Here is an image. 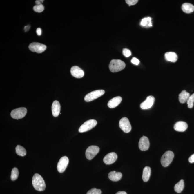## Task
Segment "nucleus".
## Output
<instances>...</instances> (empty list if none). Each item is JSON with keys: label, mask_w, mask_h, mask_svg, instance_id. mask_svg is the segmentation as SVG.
<instances>
[{"label": "nucleus", "mask_w": 194, "mask_h": 194, "mask_svg": "<svg viewBox=\"0 0 194 194\" xmlns=\"http://www.w3.org/2000/svg\"><path fill=\"white\" fill-rule=\"evenodd\" d=\"M119 126L122 130L125 133H129L131 130L132 127L130 122L126 117H123L120 120Z\"/></svg>", "instance_id": "9"}, {"label": "nucleus", "mask_w": 194, "mask_h": 194, "mask_svg": "<svg viewBox=\"0 0 194 194\" xmlns=\"http://www.w3.org/2000/svg\"><path fill=\"white\" fill-rule=\"evenodd\" d=\"M101 193L102 191L100 189L93 188L88 191L86 194H101Z\"/></svg>", "instance_id": "29"}, {"label": "nucleus", "mask_w": 194, "mask_h": 194, "mask_svg": "<svg viewBox=\"0 0 194 194\" xmlns=\"http://www.w3.org/2000/svg\"><path fill=\"white\" fill-rule=\"evenodd\" d=\"M97 124V122L94 119H90L85 122L80 126L79 129V132L80 133L88 131L94 127Z\"/></svg>", "instance_id": "4"}, {"label": "nucleus", "mask_w": 194, "mask_h": 194, "mask_svg": "<svg viewBox=\"0 0 194 194\" xmlns=\"http://www.w3.org/2000/svg\"><path fill=\"white\" fill-rule=\"evenodd\" d=\"M151 18L150 17L144 18L141 22V25L142 26L151 27L153 26L151 23Z\"/></svg>", "instance_id": "25"}, {"label": "nucleus", "mask_w": 194, "mask_h": 194, "mask_svg": "<svg viewBox=\"0 0 194 194\" xmlns=\"http://www.w3.org/2000/svg\"><path fill=\"white\" fill-rule=\"evenodd\" d=\"M33 9L37 13L42 12L44 10V7L43 4L40 5H36L33 7Z\"/></svg>", "instance_id": "28"}, {"label": "nucleus", "mask_w": 194, "mask_h": 194, "mask_svg": "<svg viewBox=\"0 0 194 194\" xmlns=\"http://www.w3.org/2000/svg\"><path fill=\"white\" fill-rule=\"evenodd\" d=\"M123 55L126 57H128L132 55L131 51L129 50L126 48L123 49Z\"/></svg>", "instance_id": "30"}, {"label": "nucleus", "mask_w": 194, "mask_h": 194, "mask_svg": "<svg viewBox=\"0 0 194 194\" xmlns=\"http://www.w3.org/2000/svg\"><path fill=\"white\" fill-rule=\"evenodd\" d=\"M43 0H37L35 1V3L37 5H40L43 2Z\"/></svg>", "instance_id": "35"}, {"label": "nucleus", "mask_w": 194, "mask_h": 194, "mask_svg": "<svg viewBox=\"0 0 194 194\" xmlns=\"http://www.w3.org/2000/svg\"><path fill=\"white\" fill-rule=\"evenodd\" d=\"M151 174V169L149 167L146 166L143 171L142 178L145 182H147L149 180Z\"/></svg>", "instance_id": "22"}, {"label": "nucleus", "mask_w": 194, "mask_h": 194, "mask_svg": "<svg viewBox=\"0 0 194 194\" xmlns=\"http://www.w3.org/2000/svg\"><path fill=\"white\" fill-rule=\"evenodd\" d=\"M60 111H61V105L59 102L58 101H55L52 105V115L55 117H58L60 114Z\"/></svg>", "instance_id": "16"}, {"label": "nucleus", "mask_w": 194, "mask_h": 194, "mask_svg": "<svg viewBox=\"0 0 194 194\" xmlns=\"http://www.w3.org/2000/svg\"><path fill=\"white\" fill-rule=\"evenodd\" d=\"M69 163L68 157L63 156L60 159L57 165V169L59 172L62 173L65 171Z\"/></svg>", "instance_id": "10"}, {"label": "nucleus", "mask_w": 194, "mask_h": 194, "mask_svg": "<svg viewBox=\"0 0 194 194\" xmlns=\"http://www.w3.org/2000/svg\"><path fill=\"white\" fill-rule=\"evenodd\" d=\"M174 157V154L172 151H167L162 156L161 162L162 166L167 167L172 162Z\"/></svg>", "instance_id": "3"}, {"label": "nucleus", "mask_w": 194, "mask_h": 194, "mask_svg": "<svg viewBox=\"0 0 194 194\" xmlns=\"http://www.w3.org/2000/svg\"><path fill=\"white\" fill-rule=\"evenodd\" d=\"M131 62L134 64L138 65L139 64L140 61L138 59L134 57V58H132L131 61Z\"/></svg>", "instance_id": "32"}, {"label": "nucleus", "mask_w": 194, "mask_h": 194, "mask_svg": "<svg viewBox=\"0 0 194 194\" xmlns=\"http://www.w3.org/2000/svg\"><path fill=\"white\" fill-rule=\"evenodd\" d=\"M33 186L36 190L42 191L46 189V185L43 177L38 174H35L32 180Z\"/></svg>", "instance_id": "1"}, {"label": "nucleus", "mask_w": 194, "mask_h": 194, "mask_svg": "<svg viewBox=\"0 0 194 194\" xmlns=\"http://www.w3.org/2000/svg\"><path fill=\"white\" fill-rule=\"evenodd\" d=\"M27 113V110L25 108H20L13 110L11 112V116L15 119H19L23 118Z\"/></svg>", "instance_id": "7"}, {"label": "nucleus", "mask_w": 194, "mask_h": 194, "mask_svg": "<svg viewBox=\"0 0 194 194\" xmlns=\"http://www.w3.org/2000/svg\"><path fill=\"white\" fill-rule=\"evenodd\" d=\"M46 45L34 42L30 44L29 46L30 50L37 53H41L44 52L46 49Z\"/></svg>", "instance_id": "8"}, {"label": "nucleus", "mask_w": 194, "mask_h": 194, "mask_svg": "<svg viewBox=\"0 0 194 194\" xmlns=\"http://www.w3.org/2000/svg\"><path fill=\"white\" fill-rule=\"evenodd\" d=\"M36 32L37 34L39 36H41V35L42 34V30L41 28H38L36 30Z\"/></svg>", "instance_id": "33"}, {"label": "nucleus", "mask_w": 194, "mask_h": 194, "mask_svg": "<svg viewBox=\"0 0 194 194\" xmlns=\"http://www.w3.org/2000/svg\"><path fill=\"white\" fill-rule=\"evenodd\" d=\"M122 177V174L119 172H116L115 171H111L108 174V177L112 181L117 182L121 180Z\"/></svg>", "instance_id": "18"}, {"label": "nucleus", "mask_w": 194, "mask_h": 194, "mask_svg": "<svg viewBox=\"0 0 194 194\" xmlns=\"http://www.w3.org/2000/svg\"><path fill=\"white\" fill-rule=\"evenodd\" d=\"M30 28V26L29 25L26 26L24 27V30L25 32H27V31L29 30V29Z\"/></svg>", "instance_id": "36"}, {"label": "nucleus", "mask_w": 194, "mask_h": 194, "mask_svg": "<svg viewBox=\"0 0 194 194\" xmlns=\"http://www.w3.org/2000/svg\"><path fill=\"white\" fill-rule=\"evenodd\" d=\"M19 171L17 168L15 167L13 168L11 171V180L12 181H14L17 180L19 177Z\"/></svg>", "instance_id": "26"}, {"label": "nucleus", "mask_w": 194, "mask_h": 194, "mask_svg": "<svg viewBox=\"0 0 194 194\" xmlns=\"http://www.w3.org/2000/svg\"><path fill=\"white\" fill-rule=\"evenodd\" d=\"M155 101V98L152 96L147 97L146 100L140 104V107L142 109H150L153 106Z\"/></svg>", "instance_id": "13"}, {"label": "nucleus", "mask_w": 194, "mask_h": 194, "mask_svg": "<svg viewBox=\"0 0 194 194\" xmlns=\"http://www.w3.org/2000/svg\"><path fill=\"white\" fill-rule=\"evenodd\" d=\"M190 94L186 92V90H183L181 93L179 94V101L181 103H185L187 102L189 97Z\"/></svg>", "instance_id": "20"}, {"label": "nucleus", "mask_w": 194, "mask_h": 194, "mask_svg": "<svg viewBox=\"0 0 194 194\" xmlns=\"http://www.w3.org/2000/svg\"><path fill=\"white\" fill-rule=\"evenodd\" d=\"M125 67V63L119 59L112 60L110 63L109 65L110 70L113 73L121 71Z\"/></svg>", "instance_id": "2"}, {"label": "nucleus", "mask_w": 194, "mask_h": 194, "mask_svg": "<svg viewBox=\"0 0 194 194\" xmlns=\"http://www.w3.org/2000/svg\"><path fill=\"white\" fill-rule=\"evenodd\" d=\"M16 154L18 155L24 156L26 154V151L23 147L19 145L17 146L16 148Z\"/></svg>", "instance_id": "24"}, {"label": "nucleus", "mask_w": 194, "mask_h": 194, "mask_svg": "<svg viewBox=\"0 0 194 194\" xmlns=\"http://www.w3.org/2000/svg\"><path fill=\"white\" fill-rule=\"evenodd\" d=\"M116 194H127V193L125 191H119L117 192Z\"/></svg>", "instance_id": "37"}, {"label": "nucleus", "mask_w": 194, "mask_h": 194, "mask_svg": "<svg viewBox=\"0 0 194 194\" xmlns=\"http://www.w3.org/2000/svg\"><path fill=\"white\" fill-rule=\"evenodd\" d=\"M118 156L115 153H110L105 156L103 161L106 165H110L115 162Z\"/></svg>", "instance_id": "12"}, {"label": "nucleus", "mask_w": 194, "mask_h": 194, "mask_svg": "<svg viewBox=\"0 0 194 194\" xmlns=\"http://www.w3.org/2000/svg\"><path fill=\"white\" fill-rule=\"evenodd\" d=\"M186 103L188 104V108L191 109L193 107L194 103V93L189 97Z\"/></svg>", "instance_id": "27"}, {"label": "nucleus", "mask_w": 194, "mask_h": 194, "mask_svg": "<svg viewBox=\"0 0 194 194\" xmlns=\"http://www.w3.org/2000/svg\"><path fill=\"white\" fill-rule=\"evenodd\" d=\"M122 101V98L121 97H114L108 102V106L110 108H115L121 103Z\"/></svg>", "instance_id": "17"}, {"label": "nucleus", "mask_w": 194, "mask_h": 194, "mask_svg": "<svg viewBox=\"0 0 194 194\" xmlns=\"http://www.w3.org/2000/svg\"><path fill=\"white\" fill-rule=\"evenodd\" d=\"M70 73L73 77L78 79L83 77L84 75L83 70L77 66H73L71 68Z\"/></svg>", "instance_id": "14"}, {"label": "nucleus", "mask_w": 194, "mask_h": 194, "mask_svg": "<svg viewBox=\"0 0 194 194\" xmlns=\"http://www.w3.org/2000/svg\"><path fill=\"white\" fill-rule=\"evenodd\" d=\"M100 151V148L97 146H91L86 151V156L88 160H91L95 157Z\"/></svg>", "instance_id": "6"}, {"label": "nucleus", "mask_w": 194, "mask_h": 194, "mask_svg": "<svg viewBox=\"0 0 194 194\" xmlns=\"http://www.w3.org/2000/svg\"><path fill=\"white\" fill-rule=\"evenodd\" d=\"M165 59L171 62H175L178 60V56L176 54L173 52H169L165 54Z\"/></svg>", "instance_id": "19"}, {"label": "nucleus", "mask_w": 194, "mask_h": 194, "mask_svg": "<svg viewBox=\"0 0 194 194\" xmlns=\"http://www.w3.org/2000/svg\"><path fill=\"white\" fill-rule=\"evenodd\" d=\"M182 10L186 13H190L194 11V6L189 3H185L182 6Z\"/></svg>", "instance_id": "21"}, {"label": "nucleus", "mask_w": 194, "mask_h": 194, "mask_svg": "<svg viewBox=\"0 0 194 194\" xmlns=\"http://www.w3.org/2000/svg\"><path fill=\"white\" fill-rule=\"evenodd\" d=\"M189 161L190 163H193L194 162V154L191 155L190 157H189Z\"/></svg>", "instance_id": "34"}, {"label": "nucleus", "mask_w": 194, "mask_h": 194, "mask_svg": "<svg viewBox=\"0 0 194 194\" xmlns=\"http://www.w3.org/2000/svg\"><path fill=\"white\" fill-rule=\"evenodd\" d=\"M184 181L183 180H180L174 186V191L177 193H180L184 188Z\"/></svg>", "instance_id": "23"}, {"label": "nucleus", "mask_w": 194, "mask_h": 194, "mask_svg": "<svg viewBox=\"0 0 194 194\" xmlns=\"http://www.w3.org/2000/svg\"><path fill=\"white\" fill-rule=\"evenodd\" d=\"M188 127V124L186 122L179 121L175 123L174 127V129L177 131L183 132L185 131Z\"/></svg>", "instance_id": "15"}, {"label": "nucleus", "mask_w": 194, "mask_h": 194, "mask_svg": "<svg viewBox=\"0 0 194 194\" xmlns=\"http://www.w3.org/2000/svg\"><path fill=\"white\" fill-rule=\"evenodd\" d=\"M126 3L128 4L129 6H131L135 5L138 2V0H126Z\"/></svg>", "instance_id": "31"}, {"label": "nucleus", "mask_w": 194, "mask_h": 194, "mask_svg": "<svg viewBox=\"0 0 194 194\" xmlns=\"http://www.w3.org/2000/svg\"><path fill=\"white\" fill-rule=\"evenodd\" d=\"M105 93L104 90H99L93 91L88 93L84 98V100L86 102H90L95 100L103 95Z\"/></svg>", "instance_id": "5"}, {"label": "nucleus", "mask_w": 194, "mask_h": 194, "mask_svg": "<svg viewBox=\"0 0 194 194\" xmlns=\"http://www.w3.org/2000/svg\"><path fill=\"white\" fill-rule=\"evenodd\" d=\"M138 146L139 149L142 151L148 150L150 147V142L148 138L143 136L139 139Z\"/></svg>", "instance_id": "11"}]
</instances>
